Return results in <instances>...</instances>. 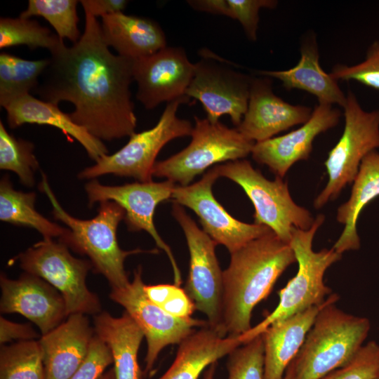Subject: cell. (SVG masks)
I'll use <instances>...</instances> for the list:
<instances>
[{
    "label": "cell",
    "mask_w": 379,
    "mask_h": 379,
    "mask_svg": "<svg viewBox=\"0 0 379 379\" xmlns=\"http://www.w3.org/2000/svg\"><path fill=\"white\" fill-rule=\"evenodd\" d=\"M300 51V60L293 67L286 70H260L257 73L259 76L281 81L286 89L305 91L314 95L319 102L337 104L343 107L346 95L338 81L321 68L319 48L313 34L304 37Z\"/></svg>",
    "instance_id": "cell-22"
},
{
    "label": "cell",
    "mask_w": 379,
    "mask_h": 379,
    "mask_svg": "<svg viewBox=\"0 0 379 379\" xmlns=\"http://www.w3.org/2000/svg\"><path fill=\"white\" fill-rule=\"evenodd\" d=\"M242 345L239 336H223L209 325L199 328L178 344L175 357L158 379H199L201 373Z\"/></svg>",
    "instance_id": "cell-24"
},
{
    "label": "cell",
    "mask_w": 379,
    "mask_h": 379,
    "mask_svg": "<svg viewBox=\"0 0 379 379\" xmlns=\"http://www.w3.org/2000/svg\"><path fill=\"white\" fill-rule=\"evenodd\" d=\"M283 379H294V367L293 361L287 368Z\"/></svg>",
    "instance_id": "cell-45"
},
{
    "label": "cell",
    "mask_w": 379,
    "mask_h": 379,
    "mask_svg": "<svg viewBox=\"0 0 379 379\" xmlns=\"http://www.w3.org/2000/svg\"><path fill=\"white\" fill-rule=\"evenodd\" d=\"M216 364V363H213L207 368L204 379H214Z\"/></svg>",
    "instance_id": "cell-43"
},
{
    "label": "cell",
    "mask_w": 379,
    "mask_h": 379,
    "mask_svg": "<svg viewBox=\"0 0 379 379\" xmlns=\"http://www.w3.org/2000/svg\"><path fill=\"white\" fill-rule=\"evenodd\" d=\"M378 196L379 152L375 150L363 159L353 181L349 199L337 210L338 222L345 225L343 231L333 246L337 253L343 254L360 248L357 220L364 208Z\"/></svg>",
    "instance_id": "cell-27"
},
{
    "label": "cell",
    "mask_w": 379,
    "mask_h": 379,
    "mask_svg": "<svg viewBox=\"0 0 379 379\" xmlns=\"http://www.w3.org/2000/svg\"><path fill=\"white\" fill-rule=\"evenodd\" d=\"M39 189L50 199L54 218L68 227L67 233L58 241L74 252L88 256L94 272L104 276L112 288H123L130 283L124 268L128 256L145 252L155 253L156 250L124 251L120 248L117 231L119 222L124 220L125 211L117 203L111 201L100 202L98 214L94 218L81 220L62 208L43 173Z\"/></svg>",
    "instance_id": "cell-3"
},
{
    "label": "cell",
    "mask_w": 379,
    "mask_h": 379,
    "mask_svg": "<svg viewBox=\"0 0 379 379\" xmlns=\"http://www.w3.org/2000/svg\"><path fill=\"white\" fill-rule=\"evenodd\" d=\"M144 285L138 267L133 281L125 287L112 288L109 298L125 309L144 333L147 345L144 373L149 374L166 347L180 344L195 330L209 324L207 321L168 314L147 298Z\"/></svg>",
    "instance_id": "cell-13"
},
{
    "label": "cell",
    "mask_w": 379,
    "mask_h": 379,
    "mask_svg": "<svg viewBox=\"0 0 379 379\" xmlns=\"http://www.w3.org/2000/svg\"><path fill=\"white\" fill-rule=\"evenodd\" d=\"M219 177L215 166L198 182L186 186L175 185L171 199L173 203L192 210L199 217L203 231L232 253L272 230L264 225L239 221L224 208L212 192Z\"/></svg>",
    "instance_id": "cell-15"
},
{
    "label": "cell",
    "mask_w": 379,
    "mask_h": 379,
    "mask_svg": "<svg viewBox=\"0 0 379 379\" xmlns=\"http://www.w3.org/2000/svg\"><path fill=\"white\" fill-rule=\"evenodd\" d=\"M194 64L181 47L166 46L152 55L133 60L136 98L147 109L185 95Z\"/></svg>",
    "instance_id": "cell-16"
},
{
    "label": "cell",
    "mask_w": 379,
    "mask_h": 379,
    "mask_svg": "<svg viewBox=\"0 0 379 379\" xmlns=\"http://www.w3.org/2000/svg\"><path fill=\"white\" fill-rule=\"evenodd\" d=\"M98 379H116L114 368L107 369Z\"/></svg>",
    "instance_id": "cell-44"
},
{
    "label": "cell",
    "mask_w": 379,
    "mask_h": 379,
    "mask_svg": "<svg viewBox=\"0 0 379 379\" xmlns=\"http://www.w3.org/2000/svg\"><path fill=\"white\" fill-rule=\"evenodd\" d=\"M39 334L29 324H19L11 321L1 316L0 343L1 345L13 340H35Z\"/></svg>",
    "instance_id": "cell-40"
},
{
    "label": "cell",
    "mask_w": 379,
    "mask_h": 379,
    "mask_svg": "<svg viewBox=\"0 0 379 379\" xmlns=\"http://www.w3.org/2000/svg\"><path fill=\"white\" fill-rule=\"evenodd\" d=\"M187 2L197 11L231 17L228 0H190Z\"/></svg>",
    "instance_id": "cell-42"
},
{
    "label": "cell",
    "mask_w": 379,
    "mask_h": 379,
    "mask_svg": "<svg viewBox=\"0 0 379 379\" xmlns=\"http://www.w3.org/2000/svg\"><path fill=\"white\" fill-rule=\"evenodd\" d=\"M35 192L15 190L9 176L5 175L0 181V220L15 225L28 227L38 231L44 239L64 237L66 229L49 220L35 209Z\"/></svg>",
    "instance_id": "cell-28"
},
{
    "label": "cell",
    "mask_w": 379,
    "mask_h": 379,
    "mask_svg": "<svg viewBox=\"0 0 379 379\" xmlns=\"http://www.w3.org/2000/svg\"><path fill=\"white\" fill-rule=\"evenodd\" d=\"M49 59L29 60L6 52L0 54V105L37 87Z\"/></svg>",
    "instance_id": "cell-29"
},
{
    "label": "cell",
    "mask_w": 379,
    "mask_h": 379,
    "mask_svg": "<svg viewBox=\"0 0 379 379\" xmlns=\"http://www.w3.org/2000/svg\"><path fill=\"white\" fill-rule=\"evenodd\" d=\"M147 298L168 314L177 318H190L196 310L194 303L186 293L176 284H161L144 285Z\"/></svg>",
    "instance_id": "cell-35"
},
{
    "label": "cell",
    "mask_w": 379,
    "mask_h": 379,
    "mask_svg": "<svg viewBox=\"0 0 379 379\" xmlns=\"http://www.w3.org/2000/svg\"><path fill=\"white\" fill-rule=\"evenodd\" d=\"M346 97L344 131L324 162L328 180L314 201L316 208L336 199L347 184L353 182L363 159L379 148V109L364 110L350 91Z\"/></svg>",
    "instance_id": "cell-10"
},
{
    "label": "cell",
    "mask_w": 379,
    "mask_h": 379,
    "mask_svg": "<svg viewBox=\"0 0 379 379\" xmlns=\"http://www.w3.org/2000/svg\"><path fill=\"white\" fill-rule=\"evenodd\" d=\"M93 319L95 335L111 352L116 379H142L138 356L145 335L135 321L126 311L119 317L101 312Z\"/></svg>",
    "instance_id": "cell-26"
},
{
    "label": "cell",
    "mask_w": 379,
    "mask_h": 379,
    "mask_svg": "<svg viewBox=\"0 0 379 379\" xmlns=\"http://www.w3.org/2000/svg\"><path fill=\"white\" fill-rule=\"evenodd\" d=\"M324 219V215H319L309 230L292 229L289 244L298 264V272L279 291V301L276 308L259 324L239 335L243 344L261 334L275 321L321 305L326 300L325 297L332 293V290L324 283V276L330 266L341 259L342 254L333 248L319 251L312 249L314 237Z\"/></svg>",
    "instance_id": "cell-5"
},
{
    "label": "cell",
    "mask_w": 379,
    "mask_h": 379,
    "mask_svg": "<svg viewBox=\"0 0 379 379\" xmlns=\"http://www.w3.org/2000/svg\"><path fill=\"white\" fill-rule=\"evenodd\" d=\"M187 95L168 102L158 122L152 128L134 133L128 142L112 154L101 157L95 164L78 174L80 179H95L106 174L133 178L138 182L152 181L156 158L171 140L191 135L190 121L177 116L179 107L190 102Z\"/></svg>",
    "instance_id": "cell-6"
},
{
    "label": "cell",
    "mask_w": 379,
    "mask_h": 379,
    "mask_svg": "<svg viewBox=\"0 0 379 379\" xmlns=\"http://www.w3.org/2000/svg\"><path fill=\"white\" fill-rule=\"evenodd\" d=\"M78 2L76 0H29L27 9L19 16L24 18L41 16L50 23L60 39H67L74 44L81 37L77 11Z\"/></svg>",
    "instance_id": "cell-33"
},
{
    "label": "cell",
    "mask_w": 379,
    "mask_h": 379,
    "mask_svg": "<svg viewBox=\"0 0 379 379\" xmlns=\"http://www.w3.org/2000/svg\"><path fill=\"white\" fill-rule=\"evenodd\" d=\"M340 114V111L332 105L319 102L310 119L300 128L255 142L252 157L256 162L266 165L277 177L283 178L295 163L309 158L315 138L335 127Z\"/></svg>",
    "instance_id": "cell-18"
},
{
    "label": "cell",
    "mask_w": 379,
    "mask_h": 379,
    "mask_svg": "<svg viewBox=\"0 0 379 379\" xmlns=\"http://www.w3.org/2000/svg\"><path fill=\"white\" fill-rule=\"evenodd\" d=\"M194 119L190 143L178 153L157 161L152 175L186 186L215 164L242 159L251 154L255 142L237 128H230L220 121L211 123L207 119L195 117Z\"/></svg>",
    "instance_id": "cell-8"
},
{
    "label": "cell",
    "mask_w": 379,
    "mask_h": 379,
    "mask_svg": "<svg viewBox=\"0 0 379 379\" xmlns=\"http://www.w3.org/2000/svg\"><path fill=\"white\" fill-rule=\"evenodd\" d=\"M216 168L220 177L239 185L250 199L255 208L254 223L267 227L282 241L290 243L293 227L307 230L312 226V214L293 201L288 183L282 178L269 180L244 159Z\"/></svg>",
    "instance_id": "cell-7"
},
{
    "label": "cell",
    "mask_w": 379,
    "mask_h": 379,
    "mask_svg": "<svg viewBox=\"0 0 379 379\" xmlns=\"http://www.w3.org/2000/svg\"><path fill=\"white\" fill-rule=\"evenodd\" d=\"M172 215L185 234L190 253V269L185 290L196 310L206 315L211 328L224 334L222 327V272L215 254L217 243L185 211L173 203Z\"/></svg>",
    "instance_id": "cell-11"
},
{
    "label": "cell",
    "mask_w": 379,
    "mask_h": 379,
    "mask_svg": "<svg viewBox=\"0 0 379 379\" xmlns=\"http://www.w3.org/2000/svg\"><path fill=\"white\" fill-rule=\"evenodd\" d=\"M374 379H379V372H378L377 376Z\"/></svg>",
    "instance_id": "cell-46"
},
{
    "label": "cell",
    "mask_w": 379,
    "mask_h": 379,
    "mask_svg": "<svg viewBox=\"0 0 379 379\" xmlns=\"http://www.w3.org/2000/svg\"><path fill=\"white\" fill-rule=\"evenodd\" d=\"M63 41L48 28L30 18H1L0 48L25 45L30 49L46 48L51 52Z\"/></svg>",
    "instance_id": "cell-31"
},
{
    "label": "cell",
    "mask_w": 379,
    "mask_h": 379,
    "mask_svg": "<svg viewBox=\"0 0 379 379\" xmlns=\"http://www.w3.org/2000/svg\"><path fill=\"white\" fill-rule=\"evenodd\" d=\"M1 107L6 111L7 122L11 128H16L25 124L51 126L78 141L95 161L108 153L102 140L74 122L69 114L62 112L57 105L27 93L11 99Z\"/></svg>",
    "instance_id": "cell-21"
},
{
    "label": "cell",
    "mask_w": 379,
    "mask_h": 379,
    "mask_svg": "<svg viewBox=\"0 0 379 379\" xmlns=\"http://www.w3.org/2000/svg\"><path fill=\"white\" fill-rule=\"evenodd\" d=\"M1 314H20L46 335L67 317L61 293L41 277L25 272L18 279L0 275Z\"/></svg>",
    "instance_id": "cell-17"
},
{
    "label": "cell",
    "mask_w": 379,
    "mask_h": 379,
    "mask_svg": "<svg viewBox=\"0 0 379 379\" xmlns=\"http://www.w3.org/2000/svg\"><path fill=\"white\" fill-rule=\"evenodd\" d=\"M34 149L32 142L8 133L0 121V168L16 173L20 182L29 187L34 185L39 166Z\"/></svg>",
    "instance_id": "cell-32"
},
{
    "label": "cell",
    "mask_w": 379,
    "mask_h": 379,
    "mask_svg": "<svg viewBox=\"0 0 379 379\" xmlns=\"http://www.w3.org/2000/svg\"><path fill=\"white\" fill-rule=\"evenodd\" d=\"M0 379H45L39 341L22 340L1 345Z\"/></svg>",
    "instance_id": "cell-30"
},
{
    "label": "cell",
    "mask_w": 379,
    "mask_h": 379,
    "mask_svg": "<svg viewBox=\"0 0 379 379\" xmlns=\"http://www.w3.org/2000/svg\"><path fill=\"white\" fill-rule=\"evenodd\" d=\"M102 37L122 57L136 60L166 46V35L155 21L117 13L101 18Z\"/></svg>",
    "instance_id": "cell-25"
},
{
    "label": "cell",
    "mask_w": 379,
    "mask_h": 379,
    "mask_svg": "<svg viewBox=\"0 0 379 379\" xmlns=\"http://www.w3.org/2000/svg\"><path fill=\"white\" fill-rule=\"evenodd\" d=\"M79 41L64 42L50 52L49 63L32 93L44 101L73 104L69 114L77 124L100 140L135 133L137 119L131 100L133 60L113 54L97 18L84 11Z\"/></svg>",
    "instance_id": "cell-1"
},
{
    "label": "cell",
    "mask_w": 379,
    "mask_h": 379,
    "mask_svg": "<svg viewBox=\"0 0 379 379\" xmlns=\"http://www.w3.org/2000/svg\"><path fill=\"white\" fill-rule=\"evenodd\" d=\"M336 293L326 298L293 360L294 379H320L348 364L364 345L370 320L338 308Z\"/></svg>",
    "instance_id": "cell-4"
},
{
    "label": "cell",
    "mask_w": 379,
    "mask_h": 379,
    "mask_svg": "<svg viewBox=\"0 0 379 379\" xmlns=\"http://www.w3.org/2000/svg\"><path fill=\"white\" fill-rule=\"evenodd\" d=\"M231 11L230 18L241 25L247 38L257 40L259 12L261 8L274 9L278 4L274 0H228Z\"/></svg>",
    "instance_id": "cell-38"
},
{
    "label": "cell",
    "mask_w": 379,
    "mask_h": 379,
    "mask_svg": "<svg viewBox=\"0 0 379 379\" xmlns=\"http://www.w3.org/2000/svg\"><path fill=\"white\" fill-rule=\"evenodd\" d=\"M324 303L275 321L261 333L264 342V379H283Z\"/></svg>",
    "instance_id": "cell-23"
},
{
    "label": "cell",
    "mask_w": 379,
    "mask_h": 379,
    "mask_svg": "<svg viewBox=\"0 0 379 379\" xmlns=\"http://www.w3.org/2000/svg\"><path fill=\"white\" fill-rule=\"evenodd\" d=\"M201 59L194 63V73L185 95L199 100L211 123L229 115L237 126L247 110L252 77L232 67L229 61L208 49L200 51Z\"/></svg>",
    "instance_id": "cell-12"
},
{
    "label": "cell",
    "mask_w": 379,
    "mask_h": 379,
    "mask_svg": "<svg viewBox=\"0 0 379 379\" xmlns=\"http://www.w3.org/2000/svg\"><path fill=\"white\" fill-rule=\"evenodd\" d=\"M15 260L25 272L41 277L61 293L68 317L102 312L98 296L86 284L88 271L93 269L91 262L74 257L63 243L43 239L20 253Z\"/></svg>",
    "instance_id": "cell-9"
},
{
    "label": "cell",
    "mask_w": 379,
    "mask_h": 379,
    "mask_svg": "<svg viewBox=\"0 0 379 379\" xmlns=\"http://www.w3.org/2000/svg\"><path fill=\"white\" fill-rule=\"evenodd\" d=\"M112 364L108 347L95 335L85 360L68 379H98Z\"/></svg>",
    "instance_id": "cell-39"
},
{
    "label": "cell",
    "mask_w": 379,
    "mask_h": 379,
    "mask_svg": "<svg viewBox=\"0 0 379 379\" xmlns=\"http://www.w3.org/2000/svg\"><path fill=\"white\" fill-rule=\"evenodd\" d=\"M227 379H264V342L261 334L228 354Z\"/></svg>",
    "instance_id": "cell-34"
},
{
    "label": "cell",
    "mask_w": 379,
    "mask_h": 379,
    "mask_svg": "<svg viewBox=\"0 0 379 379\" xmlns=\"http://www.w3.org/2000/svg\"><path fill=\"white\" fill-rule=\"evenodd\" d=\"M175 186V183L168 180L159 182L138 181L115 186L104 185L96 180H92L86 184L85 190L89 207L96 202L114 201L124 208V220L128 230H145L150 234L171 262L174 284L180 286L181 274L174 255L159 234L154 222L157 206L171 198Z\"/></svg>",
    "instance_id": "cell-14"
},
{
    "label": "cell",
    "mask_w": 379,
    "mask_h": 379,
    "mask_svg": "<svg viewBox=\"0 0 379 379\" xmlns=\"http://www.w3.org/2000/svg\"><path fill=\"white\" fill-rule=\"evenodd\" d=\"M379 372V345L373 340L363 345L348 364L320 379H374Z\"/></svg>",
    "instance_id": "cell-37"
},
{
    "label": "cell",
    "mask_w": 379,
    "mask_h": 379,
    "mask_svg": "<svg viewBox=\"0 0 379 379\" xmlns=\"http://www.w3.org/2000/svg\"><path fill=\"white\" fill-rule=\"evenodd\" d=\"M222 272V327L225 335L239 336L251 328L254 307L270 293L278 278L296 262L290 246L272 231L230 253Z\"/></svg>",
    "instance_id": "cell-2"
},
{
    "label": "cell",
    "mask_w": 379,
    "mask_h": 379,
    "mask_svg": "<svg viewBox=\"0 0 379 379\" xmlns=\"http://www.w3.org/2000/svg\"><path fill=\"white\" fill-rule=\"evenodd\" d=\"M84 11L95 18L117 13H123L128 1L125 0H81Z\"/></svg>",
    "instance_id": "cell-41"
},
{
    "label": "cell",
    "mask_w": 379,
    "mask_h": 379,
    "mask_svg": "<svg viewBox=\"0 0 379 379\" xmlns=\"http://www.w3.org/2000/svg\"><path fill=\"white\" fill-rule=\"evenodd\" d=\"M313 109L291 105L276 95L270 77H253L247 110L237 129L247 139L262 142L292 126L306 123Z\"/></svg>",
    "instance_id": "cell-19"
},
{
    "label": "cell",
    "mask_w": 379,
    "mask_h": 379,
    "mask_svg": "<svg viewBox=\"0 0 379 379\" xmlns=\"http://www.w3.org/2000/svg\"><path fill=\"white\" fill-rule=\"evenodd\" d=\"M329 74L338 81H355L379 90V41L368 47L363 61L352 65L337 64Z\"/></svg>",
    "instance_id": "cell-36"
},
{
    "label": "cell",
    "mask_w": 379,
    "mask_h": 379,
    "mask_svg": "<svg viewBox=\"0 0 379 379\" xmlns=\"http://www.w3.org/2000/svg\"><path fill=\"white\" fill-rule=\"evenodd\" d=\"M95 335L87 317L74 314L41 335L45 379H68L85 360Z\"/></svg>",
    "instance_id": "cell-20"
}]
</instances>
